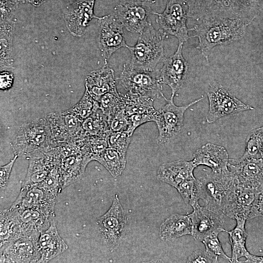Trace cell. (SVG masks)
<instances>
[{
  "mask_svg": "<svg viewBox=\"0 0 263 263\" xmlns=\"http://www.w3.org/2000/svg\"><path fill=\"white\" fill-rule=\"evenodd\" d=\"M247 25L240 19L214 18L201 20L190 29L197 37L196 47L207 61L211 51L216 46L227 45L242 39L245 35Z\"/></svg>",
  "mask_w": 263,
  "mask_h": 263,
  "instance_id": "cell-1",
  "label": "cell"
},
{
  "mask_svg": "<svg viewBox=\"0 0 263 263\" xmlns=\"http://www.w3.org/2000/svg\"><path fill=\"white\" fill-rule=\"evenodd\" d=\"M11 146L15 155L29 159L35 152L56 147L46 118H38L20 125Z\"/></svg>",
  "mask_w": 263,
  "mask_h": 263,
  "instance_id": "cell-2",
  "label": "cell"
},
{
  "mask_svg": "<svg viewBox=\"0 0 263 263\" xmlns=\"http://www.w3.org/2000/svg\"><path fill=\"white\" fill-rule=\"evenodd\" d=\"M166 36L159 29L156 30L150 23L140 34L133 46L127 45L131 54L132 67L138 69L152 71L165 58L164 40Z\"/></svg>",
  "mask_w": 263,
  "mask_h": 263,
  "instance_id": "cell-3",
  "label": "cell"
},
{
  "mask_svg": "<svg viewBox=\"0 0 263 263\" xmlns=\"http://www.w3.org/2000/svg\"><path fill=\"white\" fill-rule=\"evenodd\" d=\"M199 198L205 207L216 213L223 214L228 197L237 184L229 170L216 173L211 171L198 179Z\"/></svg>",
  "mask_w": 263,
  "mask_h": 263,
  "instance_id": "cell-4",
  "label": "cell"
},
{
  "mask_svg": "<svg viewBox=\"0 0 263 263\" xmlns=\"http://www.w3.org/2000/svg\"><path fill=\"white\" fill-rule=\"evenodd\" d=\"M119 84L130 96H149L155 99L163 94L159 72L137 69L129 63L123 66L117 78Z\"/></svg>",
  "mask_w": 263,
  "mask_h": 263,
  "instance_id": "cell-5",
  "label": "cell"
},
{
  "mask_svg": "<svg viewBox=\"0 0 263 263\" xmlns=\"http://www.w3.org/2000/svg\"><path fill=\"white\" fill-rule=\"evenodd\" d=\"M165 105L157 110L155 122L158 131L156 141L158 144H165L174 138L181 132L185 112L191 106L198 103L203 97L196 99L188 105L178 106L173 102V98L167 99Z\"/></svg>",
  "mask_w": 263,
  "mask_h": 263,
  "instance_id": "cell-6",
  "label": "cell"
},
{
  "mask_svg": "<svg viewBox=\"0 0 263 263\" xmlns=\"http://www.w3.org/2000/svg\"><path fill=\"white\" fill-rule=\"evenodd\" d=\"M188 7L185 0H169L165 10L161 13L153 11L156 15V22L159 30L166 36L176 38L179 42L187 41L190 37L187 26Z\"/></svg>",
  "mask_w": 263,
  "mask_h": 263,
  "instance_id": "cell-7",
  "label": "cell"
},
{
  "mask_svg": "<svg viewBox=\"0 0 263 263\" xmlns=\"http://www.w3.org/2000/svg\"><path fill=\"white\" fill-rule=\"evenodd\" d=\"M207 94L209 110L206 120L209 124L226 116L235 115L243 111L254 110L253 107L243 103L221 85L210 86Z\"/></svg>",
  "mask_w": 263,
  "mask_h": 263,
  "instance_id": "cell-8",
  "label": "cell"
},
{
  "mask_svg": "<svg viewBox=\"0 0 263 263\" xmlns=\"http://www.w3.org/2000/svg\"><path fill=\"white\" fill-rule=\"evenodd\" d=\"M261 191L237 183L224 208V215L236 221H246L258 217L256 203Z\"/></svg>",
  "mask_w": 263,
  "mask_h": 263,
  "instance_id": "cell-9",
  "label": "cell"
},
{
  "mask_svg": "<svg viewBox=\"0 0 263 263\" xmlns=\"http://www.w3.org/2000/svg\"><path fill=\"white\" fill-rule=\"evenodd\" d=\"M98 43L105 64L112 55L122 47H126L123 27L113 15L99 18Z\"/></svg>",
  "mask_w": 263,
  "mask_h": 263,
  "instance_id": "cell-10",
  "label": "cell"
},
{
  "mask_svg": "<svg viewBox=\"0 0 263 263\" xmlns=\"http://www.w3.org/2000/svg\"><path fill=\"white\" fill-rule=\"evenodd\" d=\"M152 12L149 2L129 0L117 5L113 15L127 30L140 34L151 23L149 16Z\"/></svg>",
  "mask_w": 263,
  "mask_h": 263,
  "instance_id": "cell-11",
  "label": "cell"
},
{
  "mask_svg": "<svg viewBox=\"0 0 263 263\" xmlns=\"http://www.w3.org/2000/svg\"><path fill=\"white\" fill-rule=\"evenodd\" d=\"M228 167L239 185L263 190V158L229 159Z\"/></svg>",
  "mask_w": 263,
  "mask_h": 263,
  "instance_id": "cell-12",
  "label": "cell"
},
{
  "mask_svg": "<svg viewBox=\"0 0 263 263\" xmlns=\"http://www.w3.org/2000/svg\"><path fill=\"white\" fill-rule=\"evenodd\" d=\"M126 217L117 194L108 211L100 217L97 224L107 244L114 248L123 236Z\"/></svg>",
  "mask_w": 263,
  "mask_h": 263,
  "instance_id": "cell-13",
  "label": "cell"
},
{
  "mask_svg": "<svg viewBox=\"0 0 263 263\" xmlns=\"http://www.w3.org/2000/svg\"><path fill=\"white\" fill-rule=\"evenodd\" d=\"M57 194L40 186H21L20 192L11 207L38 209L55 217V206Z\"/></svg>",
  "mask_w": 263,
  "mask_h": 263,
  "instance_id": "cell-14",
  "label": "cell"
},
{
  "mask_svg": "<svg viewBox=\"0 0 263 263\" xmlns=\"http://www.w3.org/2000/svg\"><path fill=\"white\" fill-rule=\"evenodd\" d=\"M27 172L22 186L32 187L40 185L50 171L59 165L60 157L55 148L37 151L29 158Z\"/></svg>",
  "mask_w": 263,
  "mask_h": 263,
  "instance_id": "cell-15",
  "label": "cell"
},
{
  "mask_svg": "<svg viewBox=\"0 0 263 263\" xmlns=\"http://www.w3.org/2000/svg\"><path fill=\"white\" fill-rule=\"evenodd\" d=\"M38 239L21 237L6 243L0 246V263H38L40 258L38 241Z\"/></svg>",
  "mask_w": 263,
  "mask_h": 263,
  "instance_id": "cell-16",
  "label": "cell"
},
{
  "mask_svg": "<svg viewBox=\"0 0 263 263\" xmlns=\"http://www.w3.org/2000/svg\"><path fill=\"white\" fill-rule=\"evenodd\" d=\"M183 44L179 42L174 54L164 58L159 71L162 84L169 86L171 90V98H174L176 93L183 85L188 73V63L182 53Z\"/></svg>",
  "mask_w": 263,
  "mask_h": 263,
  "instance_id": "cell-17",
  "label": "cell"
},
{
  "mask_svg": "<svg viewBox=\"0 0 263 263\" xmlns=\"http://www.w3.org/2000/svg\"><path fill=\"white\" fill-rule=\"evenodd\" d=\"M193 211L188 214L192 222L191 236L202 241L206 236L224 231V214L216 213L197 203L193 206Z\"/></svg>",
  "mask_w": 263,
  "mask_h": 263,
  "instance_id": "cell-18",
  "label": "cell"
},
{
  "mask_svg": "<svg viewBox=\"0 0 263 263\" xmlns=\"http://www.w3.org/2000/svg\"><path fill=\"white\" fill-rule=\"evenodd\" d=\"M12 209L15 212L22 237L38 239L40 233L47 229L55 220V217L38 209L29 208Z\"/></svg>",
  "mask_w": 263,
  "mask_h": 263,
  "instance_id": "cell-19",
  "label": "cell"
},
{
  "mask_svg": "<svg viewBox=\"0 0 263 263\" xmlns=\"http://www.w3.org/2000/svg\"><path fill=\"white\" fill-rule=\"evenodd\" d=\"M95 0H77L67 9L65 13V23L69 31L74 36H81L92 19H99L94 13Z\"/></svg>",
  "mask_w": 263,
  "mask_h": 263,
  "instance_id": "cell-20",
  "label": "cell"
},
{
  "mask_svg": "<svg viewBox=\"0 0 263 263\" xmlns=\"http://www.w3.org/2000/svg\"><path fill=\"white\" fill-rule=\"evenodd\" d=\"M229 160L228 152L224 147L207 143L195 151L192 161L196 167L203 165L214 172L222 173L229 170Z\"/></svg>",
  "mask_w": 263,
  "mask_h": 263,
  "instance_id": "cell-21",
  "label": "cell"
},
{
  "mask_svg": "<svg viewBox=\"0 0 263 263\" xmlns=\"http://www.w3.org/2000/svg\"><path fill=\"white\" fill-rule=\"evenodd\" d=\"M92 160L82 148L80 151L60 158L59 170L62 189L80 179Z\"/></svg>",
  "mask_w": 263,
  "mask_h": 263,
  "instance_id": "cell-22",
  "label": "cell"
},
{
  "mask_svg": "<svg viewBox=\"0 0 263 263\" xmlns=\"http://www.w3.org/2000/svg\"><path fill=\"white\" fill-rule=\"evenodd\" d=\"M85 89L97 101L104 94L117 91L113 70L105 64L102 68L91 71L86 76Z\"/></svg>",
  "mask_w": 263,
  "mask_h": 263,
  "instance_id": "cell-23",
  "label": "cell"
},
{
  "mask_svg": "<svg viewBox=\"0 0 263 263\" xmlns=\"http://www.w3.org/2000/svg\"><path fill=\"white\" fill-rule=\"evenodd\" d=\"M38 246L40 254L38 263H41L49 262L68 248V245L58 232L55 220L40 233Z\"/></svg>",
  "mask_w": 263,
  "mask_h": 263,
  "instance_id": "cell-24",
  "label": "cell"
},
{
  "mask_svg": "<svg viewBox=\"0 0 263 263\" xmlns=\"http://www.w3.org/2000/svg\"><path fill=\"white\" fill-rule=\"evenodd\" d=\"M195 168L192 160L187 161L179 159L164 163L157 170V178L176 188L185 180L194 177L193 171Z\"/></svg>",
  "mask_w": 263,
  "mask_h": 263,
  "instance_id": "cell-25",
  "label": "cell"
},
{
  "mask_svg": "<svg viewBox=\"0 0 263 263\" xmlns=\"http://www.w3.org/2000/svg\"><path fill=\"white\" fill-rule=\"evenodd\" d=\"M191 233L192 222L188 215L172 214L159 228V236L163 240H173L184 235H191Z\"/></svg>",
  "mask_w": 263,
  "mask_h": 263,
  "instance_id": "cell-26",
  "label": "cell"
},
{
  "mask_svg": "<svg viewBox=\"0 0 263 263\" xmlns=\"http://www.w3.org/2000/svg\"><path fill=\"white\" fill-rule=\"evenodd\" d=\"M22 237L15 212L11 207L2 209L0 213V244Z\"/></svg>",
  "mask_w": 263,
  "mask_h": 263,
  "instance_id": "cell-27",
  "label": "cell"
},
{
  "mask_svg": "<svg viewBox=\"0 0 263 263\" xmlns=\"http://www.w3.org/2000/svg\"><path fill=\"white\" fill-rule=\"evenodd\" d=\"M236 225L230 231L225 230L224 232L229 235L230 244L231 247V263H241L239 259L246 258L250 253L245 247L247 233L245 228L246 221L237 220Z\"/></svg>",
  "mask_w": 263,
  "mask_h": 263,
  "instance_id": "cell-28",
  "label": "cell"
},
{
  "mask_svg": "<svg viewBox=\"0 0 263 263\" xmlns=\"http://www.w3.org/2000/svg\"><path fill=\"white\" fill-rule=\"evenodd\" d=\"M116 150L108 148L101 153L92 157L94 160L103 166L113 177L120 175L124 170L126 159Z\"/></svg>",
  "mask_w": 263,
  "mask_h": 263,
  "instance_id": "cell-29",
  "label": "cell"
},
{
  "mask_svg": "<svg viewBox=\"0 0 263 263\" xmlns=\"http://www.w3.org/2000/svg\"><path fill=\"white\" fill-rule=\"evenodd\" d=\"M82 128L87 136L108 138L111 132L107 117L99 107L83 121Z\"/></svg>",
  "mask_w": 263,
  "mask_h": 263,
  "instance_id": "cell-30",
  "label": "cell"
},
{
  "mask_svg": "<svg viewBox=\"0 0 263 263\" xmlns=\"http://www.w3.org/2000/svg\"><path fill=\"white\" fill-rule=\"evenodd\" d=\"M14 21L11 19L0 20V67H10Z\"/></svg>",
  "mask_w": 263,
  "mask_h": 263,
  "instance_id": "cell-31",
  "label": "cell"
},
{
  "mask_svg": "<svg viewBox=\"0 0 263 263\" xmlns=\"http://www.w3.org/2000/svg\"><path fill=\"white\" fill-rule=\"evenodd\" d=\"M125 101V111L128 115L134 114L150 113L156 112L153 107L155 98L149 96L134 97L123 94Z\"/></svg>",
  "mask_w": 263,
  "mask_h": 263,
  "instance_id": "cell-32",
  "label": "cell"
},
{
  "mask_svg": "<svg viewBox=\"0 0 263 263\" xmlns=\"http://www.w3.org/2000/svg\"><path fill=\"white\" fill-rule=\"evenodd\" d=\"M97 102L108 121L118 112L124 109L126 105L123 94L117 91L104 94Z\"/></svg>",
  "mask_w": 263,
  "mask_h": 263,
  "instance_id": "cell-33",
  "label": "cell"
},
{
  "mask_svg": "<svg viewBox=\"0 0 263 263\" xmlns=\"http://www.w3.org/2000/svg\"><path fill=\"white\" fill-rule=\"evenodd\" d=\"M242 157L263 158V126L254 129L248 135Z\"/></svg>",
  "mask_w": 263,
  "mask_h": 263,
  "instance_id": "cell-34",
  "label": "cell"
},
{
  "mask_svg": "<svg viewBox=\"0 0 263 263\" xmlns=\"http://www.w3.org/2000/svg\"><path fill=\"white\" fill-rule=\"evenodd\" d=\"M99 107L98 102L92 97L85 89V92L80 100L68 110L81 120L83 121Z\"/></svg>",
  "mask_w": 263,
  "mask_h": 263,
  "instance_id": "cell-35",
  "label": "cell"
},
{
  "mask_svg": "<svg viewBox=\"0 0 263 263\" xmlns=\"http://www.w3.org/2000/svg\"><path fill=\"white\" fill-rule=\"evenodd\" d=\"M176 188L188 205L192 207L200 200L198 180L195 177L185 180Z\"/></svg>",
  "mask_w": 263,
  "mask_h": 263,
  "instance_id": "cell-36",
  "label": "cell"
},
{
  "mask_svg": "<svg viewBox=\"0 0 263 263\" xmlns=\"http://www.w3.org/2000/svg\"><path fill=\"white\" fill-rule=\"evenodd\" d=\"M132 135L128 131L110 132L108 137L109 147L126 156Z\"/></svg>",
  "mask_w": 263,
  "mask_h": 263,
  "instance_id": "cell-37",
  "label": "cell"
},
{
  "mask_svg": "<svg viewBox=\"0 0 263 263\" xmlns=\"http://www.w3.org/2000/svg\"><path fill=\"white\" fill-rule=\"evenodd\" d=\"M218 233H214L205 237L201 241L205 245V250L218 259L222 258L231 263V258L225 253L218 238Z\"/></svg>",
  "mask_w": 263,
  "mask_h": 263,
  "instance_id": "cell-38",
  "label": "cell"
},
{
  "mask_svg": "<svg viewBox=\"0 0 263 263\" xmlns=\"http://www.w3.org/2000/svg\"><path fill=\"white\" fill-rule=\"evenodd\" d=\"M84 147L92 157L109 148L108 138L98 136H87L83 139Z\"/></svg>",
  "mask_w": 263,
  "mask_h": 263,
  "instance_id": "cell-39",
  "label": "cell"
},
{
  "mask_svg": "<svg viewBox=\"0 0 263 263\" xmlns=\"http://www.w3.org/2000/svg\"><path fill=\"white\" fill-rule=\"evenodd\" d=\"M38 186L56 194L61 192L62 186L59 165L55 166L49 172L45 179Z\"/></svg>",
  "mask_w": 263,
  "mask_h": 263,
  "instance_id": "cell-40",
  "label": "cell"
},
{
  "mask_svg": "<svg viewBox=\"0 0 263 263\" xmlns=\"http://www.w3.org/2000/svg\"><path fill=\"white\" fill-rule=\"evenodd\" d=\"M111 132L127 131L129 126V115L124 109L116 113L109 120Z\"/></svg>",
  "mask_w": 263,
  "mask_h": 263,
  "instance_id": "cell-41",
  "label": "cell"
},
{
  "mask_svg": "<svg viewBox=\"0 0 263 263\" xmlns=\"http://www.w3.org/2000/svg\"><path fill=\"white\" fill-rule=\"evenodd\" d=\"M156 112L150 113L134 114L129 115V126L127 131L133 134L137 128L145 123L155 121Z\"/></svg>",
  "mask_w": 263,
  "mask_h": 263,
  "instance_id": "cell-42",
  "label": "cell"
},
{
  "mask_svg": "<svg viewBox=\"0 0 263 263\" xmlns=\"http://www.w3.org/2000/svg\"><path fill=\"white\" fill-rule=\"evenodd\" d=\"M19 156L15 155L14 157L7 164L1 166L0 169V188L1 193L4 191L8 183L12 169Z\"/></svg>",
  "mask_w": 263,
  "mask_h": 263,
  "instance_id": "cell-43",
  "label": "cell"
},
{
  "mask_svg": "<svg viewBox=\"0 0 263 263\" xmlns=\"http://www.w3.org/2000/svg\"><path fill=\"white\" fill-rule=\"evenodd\" d=\"M187 263H217L218 260L206 250H196L188 257Z\"/></svg>",
  "mask_w": 263,
  "mask_h": 263,
  "instance_id": "cell-44",
  "label": "cell"
},
{
  "mask_svg": "<svg viewBox=\"0 0 263 263\" xmlns=\"http://www.w3.org/2000/svg\"><path fill=\"white\" fill-rule=\"evenodd\" d=\"M251 14L256 18L263 9V0H241Z\"/></svg>",
  "mask_w": 263,
  "mask_h": 263,
  "instance_id": "cell-45",
  "label": "cell"
},
{
  "mask_svg": "<svg viewBox=\"0 0 263 263\" xmlns=\"http://www.w3.org/2000/svg\"><path fill=\"white\" fill-rule=\"evenodd\" d=\"M14 76L9 72H1L0 75V88L1 90L10 89L13 83Z\"/></svg>",
  "mask_w": 263,
  "mask_h": 263,
  "instance_id": "cell-46",
  "label": "cell"
},
{
  "mask_svg": "<svg viewBox=\"0 0 263 263\" xmlns=\"http://www.w3.org/2000/svg\"><path fill=\"white\" fill-rule=\"evenodd\" d=\"M256 209L259 216H263V190L260 193L258 197Z\"/></svg>",
  "mask_w": 263,
  "mask_h": 263,
  "instance_id": "cell-47",
  "label": "cell"
},
{
  "mask_svg": "<svg viewBox=\"0 0 263 263\" xmlns=\"http://www.w3.org/2000/svg\"><path fill=\"white\" fill-rule=\"evenodd\" d=\"M244 263H263V256H256L250 253L245 258Z\"/></svg>",
  "mask_w": 263,
  "mask_h": 263,
  "instance_id": "cell-48",
  "label": "cell"
},
{
  "mask_svg": "<svg viewBox=\"0 0 263 263\" xmlns=\"http://www.w3.org/2000/svg\"><path fill=\"white\" fill-rule=\"evenodd\" d=\"M29 2L34 5H39L43 3L46 0H28Z\"/></svg>",
  "mask_w": 263,
  "mask_h": 263,
  "instance_id": "cell-49",
  "label": "cell"
}]
</instances>
